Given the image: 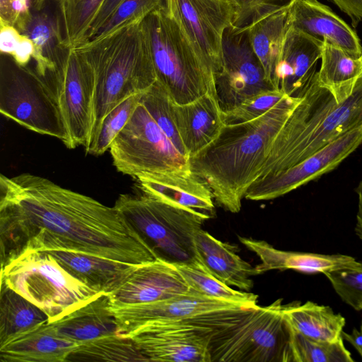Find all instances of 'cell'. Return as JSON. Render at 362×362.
Instances as JSON below:
<instances>
[{"mask_svg":"<svg viewBox=\"0 0 362 362\" xmlns=\"http://www.w3.org/2000/svg\"><path fill=\"white\" fill-rule=\"evenodd\" d=\"M1 264L27 250H65L135 265L159 257L114 206L30 173L0 176Z\"/></svg>","mask_w":362,"mask_h":362,"instance_id":"1","label":"cell"},{"mask_svg":"<svg viewBox=\"0 0 362 362\" xmlns=\"http://www.w3.org/2000/svg\"><path fill=\"white\" fill-rule=\"evenodd\" d=\"M300 100L286 95L254 120L224 124L212 143L189 158L191 170L207 183L219 206L231 213L240 211L275 136Z\"/></svg>","mask_w":362,"mask_h":362,"instance_id":"2","label":"cell"},{"mask_svg":"<svg viewBox=\"0 0 362 362\" xmlns=\"http://www.w3.org/2000/svg\"><path fill=\"white\" fill-rule=\"evenodd\" d=\"M361 126L362 75L351 95L339 103L319 84L316 72L300 102L275 136L257 179L293 166Z\"/></svg>","mask_w":362,"mask_h":362,"instance_id":"3","label":"cell"},{"mask_svg":"<svg viewBox=\"0 0 362 362\" xmlns=\"http://www.w3.org/2000/svg\"><path fill=\"white\" fill-rule=\"evenodd\" d=\"M141 22L124 25L76 47L94 73L90 137L110 111L128 97L144 93L157 80Z\"/></svg>","mask_w":362,"mask_h":362,"instance_id":"4","label":"cell"},{"mask_svg":"<svg viewBox=\"0 0 362 362\" xmlns=\"http://www.w3.org/2000/svg\"><path fill=\"white\" fill-rule=\"evenodd\" d=\"M141 29L156 81L173 103H188L206 93L216 97L213 68L195 49L163 4L141 21Z\"/></svg>","mask_w":362,"mask_h":362,"instance_id":"5","label":"cell"},{"mask_svg":"<svg viewBox=\"0 0 362 362\" xmlns=\"http://www.w3.org/2000/svg\"><path fill=\"white\" fill-rule=\"evenodd\" d=\"M114 206L159 258L174 264L203 265L194 238L204 223L211 218L208 215L145 192L120 194Z\"/></svg>","mask_w":362,"mask_h":362,"instance_id":"6","label":"cell"},{"mask_svg":"<svg viewBox=\"0 0 362 362\" xmlns=\"http://www.w3.org/2000/svg\"><path fill=\"white\" fill-rule=\"evenodd\" d=\"M1 284L40 308L49 323L102 293L71 274L47 251L27 250L1 264Z\"/></svg>","mask_w":362,"mask_h":362,"instance_id":"7","label":"cell"},{"mask_svg":"<svg viewBox=\"0 0 362 362\" xmlns=\"http://www.w3.org/2000/svg\"><path fill=\"white\" fill-rule=\"evenodd\" d=\"M259 308L216 299L192 288L187 293L154 302L112 304L117 334L122 337L151 322L193 324L218 333L239 324Z\"/></svg>","mask_w":362,"mask_h":362,"instance_id":"8","label":"cell"},{"mask_svg":"<svg viewBox=\"0 0 362 362\" xmlns=\"http://www.w3.org/2000/svg\"><path fill=\"white\" fill-rule=\"evenodd\" d=\"M0 112L37 134L59 139L67 148L69 135L54 91L34 69L1 53Z\"/></svg>","mask_w":362,"mask_h":362,"instance_id":"9","label":"cell"},{"mask_svg":"<svg viewBox=\"0 0 362 362\" xmlns=\"http://www.w3.org/2000/svg\"><path fill=\"white\" fill-rule=\"evenodd\" d=\"M282 300L260 307L238 325L215 334L211 362H293L291 328Z\"/></svg>","mask_w":362,"mask_h":362,"instance_id":"10","label":"cell"},{"mask_svg":"<svg viewBox=\"0 0 362 362\" xmlns=\"http://www.w3.org/2000/svg\"><path fill=\"white\" fill-rule=\"evenodd\" d=\"M109 150L117 170L136 180L191 170L189 158L175 147L141 101Z\"/></svg>","mask_w":362,"mask_h":362,"instance_id":"11","label":"cell"},{"mask_svg":"<svg viewBox=\"0 0 362 362\" xmlns=\"http://www.w3.org/2000/svg\"><path fill=\"white\" fill-rule=\"evenodd\" d=\"M54 91L69 139L68 148L85 146L89 139L93 112V70L76 48L62 65L42 78Z\"/></svg>","mask_w":362,"mask_h":362,"instance_id":"12","label":"cell"},{"mask_svg":"<svg viewBox=\"0 0 362 362\" xmlns=\"http://www.w3.org/2000/svg\"><path fill=\"white\" fill-rule=\"evenodd\" d=\"M217 100L222 112L230 110L260 92L276 89L267 81L245 29L232 25L224 32L222 64L215 75Z\"/></svg>","mask_w":362,"mask_h":362,"instance_id":"13","label":"cell"},{"mask_svg":"<svg viewBox=\"0 0 362 362\" xmlns=\"http://www.w3.org/2000/svg\"><path fill=\"white\" fill-rule=\"evenodd\" d=\"M163 5L216 75L222 64L223 34L235 15L232 0H163Z\"/></svg>","mask_w":362,"mask_h":362,"instance_id":"14","label":"cell"},{"mask_svg":"<svg viewBox=\"0 0 362 362\" xmlns=\"http://www.w3.org/2000/svg\"><path fill=\"white\" fill-rule=\"evenodd\" d=\"M362 143V126L332 141L293 166L257 179L245 199L264 201L283 196L337 168Z\"/></svg>","mask_w":362,"mask_h":362,"instance_id":"15","label":"cell"},{"mask_svg":"<svg viewBox=\"0 0 362 362\" xmlns=\"http://www.w3.org/2000/svg\"><path fill=\"white\" fill-rule=\"evenodd\" d=\"M215 334L193 324L151 322L124 337L131 339L148 361L211 362L209 347Z\"/></svg>","mask_w":362,"mask_h":362,"instance_id":"16","label":"cell"},{"mask_svg":"<svg viewBox=\"0 0 362 362\" xmlns=\"http://www.w3.org/2000/svg\"><path fill=\"white\" fill-rule=\"evenodd\" d=\"M16 29L33 43L35 70L42 78L65 62L71 48L64 45L61 0H46L41 8H33Z\"/></svg>","mask_w":362,"mask_h":362,"instance_id":"17","label":"cell"},{"mask_svg":"<svg viewBox=\"0 0 362 362\" xmlns=\"http://www.w3.org/2000/svg\"><path fill=\"white\" fill-rule=\"evenodd\" d=\"M323 42L289 26L276 64L274 86L286 95L301 98L315 74Z\"/></svg>","mask_w":362,"mask_h":362,"instance_id":"18","label":"cell"},{"mask_svg":"<svg viewBox=\"0 0 362 362\" xmlns=\"http://www.w3.org/2000/svg\"><path fill=\"white\" fill-rule=\"evenodd\" d=\"M190 291L175 265L161 258L139 265L115 291L112 304H137L167 299Z\"/></svg>","mask_w":362,"mask_h":362,"instance_id":"19","label":"cell"},{"mask_svg":"<svg viewBox=\"0 0 362 362\" xmlns=\"http://www.w3.org/2000/svg\"><path fill=\"white\" fill-rule=\"evenodd\" d=\"M289 23L294 29L339 47L354 57L362 54L356 33L317 0H293L289 7Z\"/></svg>","mask_w":362,"mask_h":362,"instance_id":"20","label":"cell"},{"mask_svg":"<svg viewBox=\"0 0 362 362\" xmlns=\"http://www.w3.org/2000/svg\"><path fill=\"white\" fill-rule=\"evenodd\" d=\"M176 128L189 156L196 155L212 143L224 126L216 96L206 93L185 104L173 102Z\"/></svg>","mask_w":362,"mask_h":362,"instance_id":"21","label":"cell"},{"mask_svg":"<svg viewBox=\"0 0 362 362\" xmlns=\"http://www.w3.org/2000/svg\"><path fill=\"white\" fill-rule=\"evenodd\" d=\"M137 180L143 192L213 217L212 191L192 170L150 174Z\"/></svg>","mask_w":362,"mask_h":362,"instance_id":"22","label":"cell"},{"mask_svg":"<svg viewBox=\"0 0 362 362\" xmlns=\"http://www.w3.org/2000/svg\"><path fill=\"white\" fill-rule=\"evenodd\" d=\"M239 240L259 257L261 262L255 267L259 274L276 269L325 274L332 270L354 267L360 262L346 255L284 251L275 248L264 240L245 237H239Z\"/></svg>","mask_w":362,"mask_h":362,"instance_id":"23","label":"cell"},{"mask_svg":"<svg viewBox=\"0 0 362 362\" xmlns=\"http://www.w3.org/2000/svg\"><path fill=\"white\" fill-rule=\"evenodd\" d=\"M198 257L205 269L229 286L249 292L253 287L252 276L259 274L255 267L243 259L235 246L223 243L202 228L194 238Z\"/></svg>","mask_w":362,"mask_h":362,"instance_id":"24","label":"cell"},{"mask_svg":"<svg viewBox=\"0 0 362 362\" xmlns=\"http://www.w3.org/2000/svg\"><path fill=\"white\" fill-rule=\"evenodd\" d=\"M80 344L39 325L0 346L1 362H66Z\"/></svg>","mask_w":362,"mask_h":362,"instance_id":"25","label":"cell"},{"mask_svg":"<svg viewBox=\"0 0 362 362\" xmlns=\"http://www.w3.org/2000/svg\"><path fill=\"white\" fill-rule=\"evenodd\" d=\"M47 252L74 276L93 289L106 293L118 288L139 266L82 252Z\"/></svg>","mask_w":362,"mask_h":362,"instance_id":"26","label":"cell"},{"mask_svg":"<svg viewBox=\"0 0 362 362\" xmlns=\"http://www.w3.org/2000/svg\"><path fill=\"white\" fill-rule=\"evenodd\" d=\"M49 324L56 334L78 344L117 334L111 298L106 293Z\"/></svg>","mask_w":362,"mask_h":362,"instance_id":"27","label":"cell"},{"mask_svg":"<svg viewBox=\"0 0 362 362\" xmlns=\"http://www.w3.org/2000/svg\"><path fill=\"white\" fill-rule=\"evenodd\" d=\"M290 4L268 13L245 28H240L247 30L251 47L262 65L267 81L274 88L275 68L290 26Z\"/></svg>","mask_w":362,"mask_h":362,"instance_id":"28","label":"cell"},{"mask_svg":"<svg viewBox=\"0 0 362 362\" xmlns=\"http://www.w3.org/2000/svg\"><path fill=\"white\" fill-rule=\"evenodd\" d=\"M283 315L294 332L308 338L327 341L342 338L346 320L329 306L297 301L284 305Z\"/></svg>","mask_w":362,"mask_h":362,"instance_id":"29","label":"cell"},{"mask_svg":"<svg viewBox=\"0 0 362 362\" xmlns=\"http://www.w3.org/2000/svg\"><path fill=\"white\" fill-rule=\"evenodd\" d=\"M321 65L317 71L320 86L327 89L337 102L351 95L362 75L361 57H354L344 49L323 42Z\"/></svg>","mask_w":362,"mask_h":362,"instance_id":"30","label":"cell"},{"mask_svg":"<svg viewBox=\"0 0 362 362\" xmlns=\"http://www.w3.org/2000/svg\"><path fill=\"white\" fill-rule=\"evenodd\" d=\"M45 323H49V318L44 311L1 284L0 346Z\"/></svg>","mask_w":362,"mask_h":362,"instance_id":"31","label":"cell"},{"mask_svg":"<svg viewBox=\"0 0 362 362\" xmlns=\"http://www.w3.org/2000/svg\"><path fill=\"white\" fill-rule=\"evenodd\" d=\"M148 361L134 341L117 334L80 344L67 361Z\"/></svg>","mask_w":362,"mask_h":362,"instance_id":"32","label":"cell"},{"mask_svg":"<svg viewBox=\"0 0 362 362\" xmlns=\"http://www.w3.org/2000/svg\"><path fill=\"white\" fill-rule=\"evenodd\" d=\"M190 288L216 299L258 307V296L235 290L207 272L203 265L175 264Z\"/></svg>","mask_w":362,"mask_h":362,"instance_id":"33","label":"cell"},{"mask_svg":"<svg viewBox=\"0 0 362 362\" xmlns=\"http://www.w3.org/2000/svg\"><path fill=\"white\" fill-rule=\"evenodd\" d=\"M143 93L128 97L105 115L84 146L86 153L100 156L110 149L115 137L133 115Z\"/></svg>","mask_w":362,"mask_h":362,"instance_id":"34","label":"cell"},{"mask_svg":"<svg viewBox=\"0 0 362 362\" xmlns=\"http://www.w3.org/2000/svg\"><path fill=\"white\" fill-rule=\"evenodd\" d=\"M104 0H61L64 29V45L78 47L87 41V35Z\"/></svg>","mask_w":362,"mask_h":362,"instance_id":"35","label":"cell"},{"mask_svg":"<svg viewBox=\"0 0 362 362\" xmlns=\"http://www.w3.org/2000/svg\"><path fill=\"white\" fill-rule=\"evenodd\" d=\"M343 340V338L335 341L315 340L291 329L293 362H353L354 360Z\"/></svg>","mask_w":362,"mask_h":362,"instance_id":"36","label":"cell"},{"mask_svg":"<svg viewBox=\"0 0 362 362\" xmlns=\"http://www.w3.org/2000/svg\"><path fill=\"white\" fill-rule=\"evenodd\" d=\"M141 102L179 152L189 158L175 124L173 100L163 86L156 81L143 93Z\"/></svg>","mask_w":362,"mask_h":362,"instance_id":"37","label":"cell"},{"mask_svg":"<svg viewBox=\"0 0 362 362\" xmlns=\"http://www.w3.org/2000/svg\"><path fill=\"white\" fill-rule=\"evenodd\" d=\"M286 95L279 89H270L255 94L235 108L222 112L223 124L231 125L254 120L268 112Z\"/></svg>","mask_w":362,"mask_h":362,"instance_id":"38","label":"cell"},{"mask_svg":"<svg viewBox=\"0 0 362 362\" xmlns=\"http://www.w3.org/2000/svg\"><path fill=\"white\" fill-rule=\"evenodd\" d=\"M162 4L163 0H123L89 41L103 37L124 25L142 21Z\"/></svg>","mask_w":362,"mask_h":362,"instance_id":"39","label":"cell"},{"mask_svg":"<svg viewBox=\"0 0 362 362\" xmlns=\"http://www.w3.org/2000/svg\"><path fill=\"white\" fill-rule=\"evenodd\" d=\"M341 299L356 310H362V262L354 267L324 274Z\"/></svg>","mask_w":362,"mask_h":362,"instance_id":"40","label":"cell"},{"mask_svg":"<svg viewBox=\"0 0 362 362\" xmlns=\"http://www.w3.org/2000/svg\"><path fill=\"white\" fill-rule=\"evenodd\" d=\"M293 0H232L235 15L232 26L245 28L268 13L288 5Z\"/></svg>","mask_w":362,"mask_h":362,"instance_id":"41","label":"cell"},{"mask_svg":"<svg viewBox=\"0 0 362 362\" xmlns=\"http://www.w3.org/2000/svg\"><path fill=\"white\" fill-rule=\"evenodd\" d=\"M122 1L123 0H104L93 23H91L87 35L86 42L93 37L96 32L110 18L115 10Z\"/></svg>","mask_w":362,"mask_h":362,"instance_id":"42","label":"cell"},{"mask_svg":"<svg viewBox=\"0 0 362 362\" xmlns=\"http://www.w3.org/2000/svg\"><path fill=\"white\" fill-rule=\"evenodd\" d=\"M1 53L12 55L23 35L11 25H0Z\"/></svg>","mask_w":362,"mask_h":362,"instance_id":"43","label":"cell"},{"mask_svg":"<svg viewBox=\"0 0 362 362\" xmlns=\"http://www.w3.org/2000/svg\"><path fill=\"white\" fill-rule=\"evenodd\" d=\"M334 4L351 21V25L356 28L362 21V0H329Z\"/></svg>","mask_w":362,"mask_h":362,"instance_id":"44","label":"cell"},{"mask_svg":"<svg viewBox=\"0 0 362 362\" xmlns=\"http://www.w3.org/2000/svg\"><path fill=\"white\" fill-rule=\"evenodd\" d=\"M35 54L33 43L27 37L23 35L16 49L13 53L12 57L21 66H28Z\"/></svg>","mask_w":362,"mask_h":362,"instance_id":"45","label":"cell"},{"mask_svg":"<svg viewBox=\"0 0 362 362\" xmlns=\"http://www.w3.org/2000/svg\"><path fill=\"white\" fill-rule=\"evenodd\" d=\"M341 336L343 339L355 348L362 358V332L360 329H354L350 334L342 332Z\"/></svg>","mask_w":362,"mask_h":362,"instance_id":"46","label":"cell"},{"mask_svg":"<svg viewBox=\"0 0 362 362\" xmlns=\"http://www.w3.org/2000/svg\"><path fill=\"white\" fill-rule=\"evenodd\" d=\"M356 191L358 194V211L355 232L357 236L362 240V180L358 184Z\"/></svg>","mask_w":362,"mask_h":362,"instance_id":"47","label":"cell"},{"mask_svg":"<svg viewBox=\"0 0 362 362\" xmlns=\"http://www.w3.org/2000/svg\"><path fill=\"white\" fill-rule=\"evenodd\" d=\"M12 0H0V25H11Z\"/></svg>","mask_w":362,"mask_h":362,"instance_id":"48","label":"cell"},{"mask_svg":"<svg viewBox=\"0 0 362 362\" xmlns=\"http://www.w3.org/2000/svg\"><path fill=\"white\" fill-rule=\"evenodd\" d=\"M46 0H33V8L38 9L41 8Z\"/></svg>","mask_w":362,"mask_h":362,"instance_id":"49","label":"cell"},{"mask_svg":"<svg viewBox=\"0 0 362 362\" xmlns=\"http://www.w3.org/2000/svg\"><path fill=\"white\" fill-rule=\"evenodd\" d=\"M360 330L362 332V321H361V326H360Z\"/></svg>","mask_w":362,"mask_h":362,"instance_id":"50","label":"cell"},{"mask_svg":"<svg viewBox=\"0 0 362 362\" xmlns=\"http://www.w3.org/2000/svg\"><path fill=\"white\" fill-rule=\"evenodd\" d=\"M361 59H362V54H361Z\"/></svg>","mask_w":362,"mask_h":362,"instance_id":"51","label":"cell"}]
</instances>
